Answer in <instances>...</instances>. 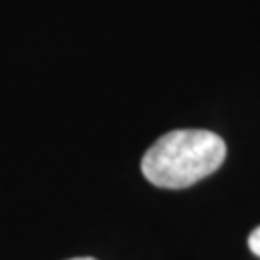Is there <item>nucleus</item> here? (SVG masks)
Instances as JSON below:
<instances>
[{
    "instance_id": "f257e3e1",
    "label": "nucleus",
    "mask_w": 260,
    "mask_h": 260,
    "mask_svg": "<svg viewBox=\"0 0 260 260\" xmlns=\"http://www.w3.org/2000/svg\"><path fill=\"white\" fill-rule=\"evenodd\" d=\"M225 160V143L206 129H176L152 143L141 160L152 185L183 189L214 174Z\"/></svg>"
},
{
    "instance_id": "f03ea898",
    "label": "nucleus",
    "mask_w": 260,
    "mask_h": 260,
    "mask_svg": "<svg viewBox=\"0 0 260 260\" xmlns=\"http://www.w3.org/2000/svg\"><path fill=\"white\" fill-rule=\"evenodd\" d=\"M249 249L252 251V254L260 256V228H256V230L249 235Z\"/></svg>"
},
{
    "instance_id": "7ed1b4c3",
    "label": "nucleus",
    "mask_w": 260,
    "mask_h": 260,
    "mask_svg": "<svg viewBox=\"0 0 260 260\" xmlns=\"http://www.w3.org/2000/svg\"><path fill=\"white\" fill-rule=\"evenodd\" d=\"M70 260H94V258H91V256H81V258H70Z\"/></svg>"
}]
</instances>
